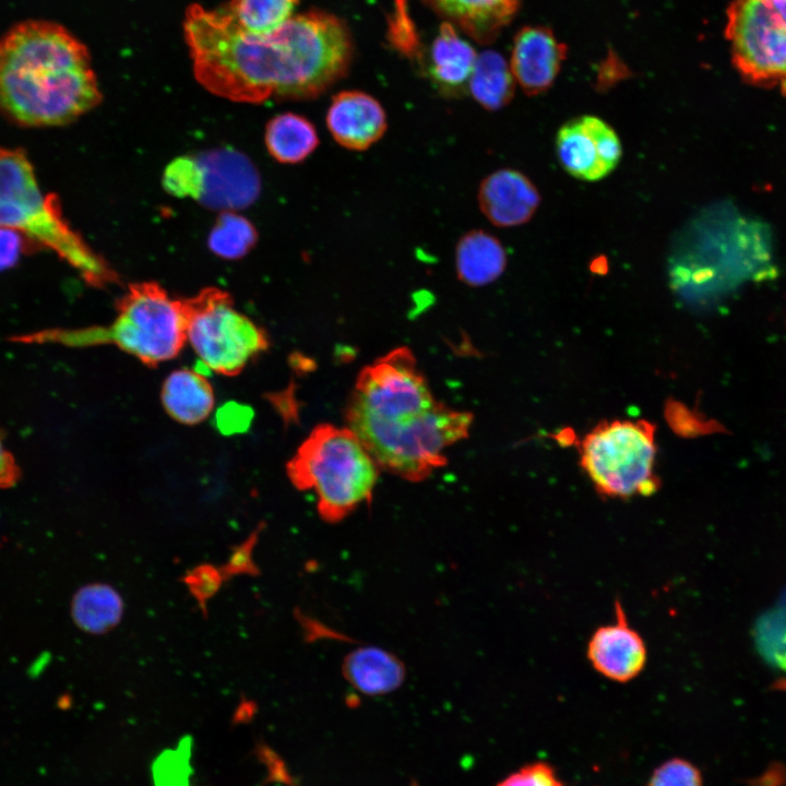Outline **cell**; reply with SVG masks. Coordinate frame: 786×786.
Here are the masks:
<instances>
[{"label": "cell", "mask_w": 786, "mask_h": 786, "mask_svg": "<svg viewBox=\"0 0 786 786\" xmlns=\"http://www.w3.org/2000/svg\"><path fill=\"white\" fill-rule=\"evenodd\" d=\"M183 31L195 79L238 103L318 97L346 74L353 56L347 26L318 10L257 34L241 28L226 8L192 4Z\"/></svg>", "instance_id": "obj_1"}, {"label": "cell", "mask_w": 786, "mask_h": 786, "mask_svg": "<svg viewBox=\"0 0 786 786\" xmlns=\"http://www.w3.org/2000/svg\"><path fill=\"white\" fill-rule=\"evenodd\" d=\"M345 419L379 468L421 481L446 464L473 415L438 402L412 350L398 347L361 369Z\"/></svg>", "instance_id": "obj_2"}, {"label": "cell", "mask_w": 786, "mask_h": 786, "mask_svg": "<svg viewBox=\"0 0 786 786\" xmlns=\"http://www.w3.org/2000/svg\"><path fill=\"white\" fill-rule=\"evenodd\" d=\"M100 97L87 48L62 25L26 20L0 36V114L10 120L61 126Z\"/></svg>", "instance_id": "obj_3"}, {"label": "cell", "mask_w": 786, "mask_h": 786, "mask_svg": "<svg viewBox=\"0 0 786 786\" xmlns=\"http://www.w3.org/2000/svg\"><path fill=\"white\" fill-rule=\"evenodd\" d=\"M116 309L117 317L108 327L45 330L15 341L67 346L114 343L148 366L176 357L183 347L187 321L182 300L171 298L158 284L130 285Z\"/></svg>", "instance_id": "obj_4"}, {"label": "cell", "mask_w": 786, "mask_h": 786, "mask_svg": "<svg viewBox=\"0 0 786 786\" xmlns=\"http://www.w3.org/2000/svg\"><path fill=\"white\" fill-rule=\"evenodd\" d=\"M287 475L297 489L312 490L320 516L335 523L371 500L379 467L349 428L321 424L287 463Z\"/></svg>", "instance_id": "obj_5"}, {"label": "cell", "mask_w": 786, "mask_h": 786, "mask_svg": "<svg viewBox=\"0 0 786 786\" xmlns=\"http://www.w3.org/2000/svg\"><path fill=\"white\" fill-rule=\"evenodd\" d=\"M0 227L17 230L55 251L91 285L115 279L112 271L69 226L55 194H43L23 150L0 148Z\"/></svg>", "instance_id": "obj_6"}, {"label": "cell", "mask_w": 786, "mask_h": 786, "mask_svg": "<svg viewBox=\"0 0 786 786\" xmlns=\"http://www.w3.org/2000/svg\"><path fill=\"white\" fill-rule=\"evenodd\" d=\"M656 427L645 419L605 420L579 443L580 464L596 492L626 500L653 496L660 487L655 473Z\"/></svg>", "instance_id": "obj_7"}, {"label": "cell", "mask_w": 786, "mask_h": 786, "mask_svg": "<svg viewBox=\"0 0 786 786\" xmlns=\"http://www.w3.org/2000/svg\"><path fill=\"white\" fill-rule=\"evenodd\" d=\"M187 340L203 366L224 376L239 373L269 347L265 332L234 307L219 288L202 289L182 300Z\"/></svg>", "instance_id": "obj_8"}, {"label": "cell", "mask_w": 786, "mask_h": 786, "mask_svg": "<svg viewBox=\"0 0 786 786\" xmlns=\"http://www.w3.org/2000/svg\"><path fill=\"white\" fill-rule=\"evenodd\" d=\"M725 37L731 62L752 85L786 86V23L770 0H733L726 10Z\"/></svg>", "instance_id": "obj_9"}, {"label": "cell", "mask_w": 786, "mask_h": 786, "mask_svg": "<svg viewBox=\"0 0 786 786\" xmlns=\"http://www.w3.org/2000/svg\"><path fill=\"white\" fill-rule=\"evenodd\" d=\"M163 184L174 195L227 210L251 204L260 192L254 166L245 155L228 148L174 159L165 169Z\"/></svg>", "instance_id": "obj_10"}, {"label": "cell", "mask_w": 786, "mask_h": 786, "mask_svg": "<svg viewBox=\"0 0 786 786\" xmlns=\"http://www.w3.org/2000/svg\"><path fill=\"white\" fill-rule=\"evenodd\" d=\"M555 148L561 167L572 177L597 181L618 166L622 146L616 131L605 120L583 115L563 123Z\"/></svg>", "instance_id": "obj_11"}, {"label": "cell", "mask_w": 786, "mask_h": 786, "mask_svg": "<svg viewBox=\"0 0 786 786\" xmlns=\"http://www.w3.org/2000/svg\"><path fill=\"white\" fill-rule=\"evenodd\" d=\"M614 620L597 627L586 646L593 669L605 679L626 683L635 679L647 663L642 635L629 622L620 600L615 602Z\"/></svg>", "instance_id": "obj_12"}, {"label": "cell", "mask_w": 786, "mask_h": 786, "mask_svg": "<svg viewBox=\"0 0 786 786\" xmlns=\"http://www.w3.org/2000/svg\"><path fill=\"white\" fill-rule=\"evenodd\" d=\"M568 47L545 26H524L515 35L510 68L527 95H538L553 84Z\"/></svg>", "instance_id": "obj_13"}, {"label": "cell", "mask_w": 786, "mask_h": 786, "mask_svg": "<svg viewBox=\"0 0 786 786\" xmlns=\"http://www.w3.org/2000/svg\"><path fill=\"white\" fill-rule=\"evenodd\" d=\"M325 122L334 141L350 151L369 148L388 128L386 114L380 102L361 91L335 94L326 110Z\"/></svg>", "instance_id": "obj_14"}, {"label": "cell", "mask_w": 786, "mask_h": 786, "mask_svg": "<svg viewBox=\"0 0 786 786\" xmlns=\"http://www.w3.org/2000/svg\"><path fill=\"white\" fill-rule=\"evenodd\" d=\"M478 204L487 219L498 227L527 223L540 204L536 186L523 172L512 168L498 169L483 179Z\"/></svg>", "instance_id": "obj_15"}, {"label": "cell", "mask_w": 786, "mask_h": 786, "mask_svg": "<svg viewBox=\"0 0 786 786\" xmlns=\"http://www.w3.org/2000/svg\"><path fill=\"white\" fill-rule=\"evenodd\" d=\"M476 59L474 47L445 21L430 47L428 75L443 95H461L468 86Z\"/></svg>", "instance_id": "obj_16"}, {"label": "cell", "mask_w": 786, "mask_h": 786, "mask_svg": "<svg viewBox=\"0 0 786 786\" xmlns=\"http://www.w3.org/2000/svg\"><path fill=\"white\" fill-rule=\"evenodd\" d=\"M446 22L487 44L514 17L522 0H424Z\"/></svg>", "instance_id": "obj_17"}, {"label": "cell", "mask_w": 786, "mask_h": 786, "mask_svg": "<svg viewBox=\"0 0 786 786\" xmlns=\"http://www.w3.org/2000/svg\"><path fill=\"white\" fill-rule=\"evenodd\" d=\"M343 676L358 692L369 696L398 689L406 675L404 664L391 652L365 645L350 651L343 660Z\"/></svg>", "instance_id": "obj_18"}, {"label": "cell", "mask_w": 786, "mask_h": 786, "mask_svg": "<svg viewBox=\"0 0 786 786\" xmlns=\"http://www.w3.org/2000/svg\"><path fill=\"white\" fill-rule=\"evenodd\" d=\"M507 262V252L500 240L485 230H469L456 243V274L468 286L479 287L495 282L504 272Z\"/></svg>", "instance_id": "obj_19"}, {"label": "cell", "mask_w": 786, "mask_h": 786, "mask_svg": "<svg viewBox=\"0 0 786 786\" xmlns=\"http://www.w3.org/2000/svg\"><path fill=\"white\" fill-rule=\"evenodd\" d=\"M162 402L176 420L194 425L204 420L214 406V393L201 371L178 369L164 382Z\"/></svg>", "instance_id": "obj_20"}, {"label": "cell", "mask_w": 786, "mask_h": 786, "mask_svg": "<svg viewBox=\"0 0 786 786\" xmlns=\"http://www.w3.org/2000/svg\"><path fill=\"white\" fill-rule=\"evenodd\" d=\"M124 604L120 593L106 583L81 586L72 596L70 614L75 626L90 634H104L118 626Z\"/></svg>", "instance_id": "obj_21"}, {"label": "cell", "mask_w": 786, "mask_h": 786, "mask_svg": "<svg viewBox=\"0 0 786 786\" xmlns=\"http://www.w3.org/2000/svg\"><path fill=\"white\" fill-rule=\"evenodd\" d=\"M265 144L273 158L282 164H298L319 145L313 123L306 117L284 112L273 117L266 126Z\"/></svg>", "instance_id": "obj_22"}, {"label": "cell", "mask_w": 786, "mask_h": 786, "mask_svg": "<svg viewBox=\"0 0 786 786\" xmlns=\"http://www.w3.org/2000/svg\"><path fill=\"white\" fill-rule=\"evenodd\" d=\"M467 87L481 107L496 111L513 98L515 80L505 59L497 51L486 50L477 55Z\"/></svg>", "instance_id": "obj_23"}, {"label": "cell", "mask_w": 786, "mask_h": 786, "mask_svg": "<svg viewBox=\"0 0 786 786\" xmlns=\"http://www.w3.org/2000/svg\"><path fill=\"white\" fill-rule=\"evenodd\" d=\"M299 0H233L226 10L243 29L262 34L271 32L291 16Z\"/></svg>", "instance_id": "obj_24"}, {"label": "cell", "mask_w": 786, "mask_h": 786, "mask_svg": "<svg viewBox=\"0 0 786 786\" xmlns=\"http://www.w3.org/2000/svg\"><path fill=\"white\" fill-rule=\"evenodd\" d=\"M254 227L242 216L226 212L219 216L209 238L213 252L226 259H237L255 243Z\"/></svg>", "instance_id": "obj_25"}, {"label": "cell", "mask_w": 786, "mask_h": 786, "mask_svg": "<svg viewBox=\"0 0 786 786\" xmlns=\"http://www.w3.org/2000/svg\"><path fill=\"white\" fill-rule=\"evenodd\" d=\"M754 639L762 657L786 671V600L760 617Z\"/></svg>", "instance_id": "obj_26"}, {"label": "cell", "mask_w": 786, "mask_h": 786, "mask_svg": "<svg viewBox=\"0 0 786 786\" xmlns=\"http://www.w3.org/2000/svg\"><path fill=\"white\" fill-rule=\"evenodd\" d=\"M646 786H703L700 770L690 761L674 758L657 766Z\"/></svg>", "instance_id": "obj_27"}, {"label": "cell", "mask_w": 786, "mask_h": 786, "mask_svg": "<svg viewBox=\"0 0 786 786\" xmlns=\"http://www.w3.org/2000/svg\"><path fill=\"white\" fill-rule=\"evenodd\" d=\"M224 579L226 577L222 569L205 563L188 571L183 576V582L193 597L201 605H205L206 602L218 593Z\"/></svg>", "instance_id": "obj_28"}, {"label": "cell", "mask_w": 786, "mask_h": 786, "mask_svg": "<svg viewBox=\"0 0 786 786\" xmlns=\"http://www.w3.org/2000/svg\"><path fill=\"white\" fill-rule=\"evenodd\" d=\"M394 8L389 26V38L400 52L412 57L417 53L418 38L406 10V0H395Z\"/></svg>", "instance_id": "obj_29"}, {"label": "cell", "mask_w": 786, "mask_h": 786, "mask_svg": "<svg viewBox=\"0 0 786 786\" xmlns=\"http://www.w3.org/2000/svg\"><path fill=\"white\" fill-rule=\"evenodd\" d=\"M496 786H563L555 769L546 762H533L509 774Z\"/></svg>", "instance_id": "obj_30"}, {"label": "cell", "mask_w": 786, "mask_h": 786, "mask_svg": "<svg viewBox=\"0 0 786 786\" xmlns=\"http://www.w3.org/2000/svg\"><path fill=\"white\" fill-rule=\"evenodd\" d=\"M259 533H252L245 541L237 545L230 552L227 562L222 568L225 577L235 575L258 573V567L253 560V549L258 541Z\"/></svg>", "instance_id": "obj_31"}, {"label": "cell", "mask_w": 786, "mask_h": 786, "mask_svg": "<svg viewBox=\"0 0 786 786\" xmlns=\"http://www.w3.org/2000/svg\"><path fill=\"white\" fill-rule=\"evenodd\" d=\"M34 245L38 246L22 233L0 227V272L12 267Z\"/></svg>", "instance_id": "obj_32"}, {"label": "cell", "mask_w": 786, "mask_h": 786, "mask_svg": "<svg viewBox=\"0 0 786 786\" xmlns=\"http://www.w3.org/2000/svg\"><path fill=\"white\" fill-rule=\"evenodd\" d=\"M20 477V468L13 455L5 449L3 437L0 432V488H9L16 484Z\"/></svg>", "instance_id": "obj_33"}, {"label": "cell", "mask_w": 786, "mask_h": 786, "mask_svg": "<svg viewBox=\"0 0 786 786\" xmlns=\"http://www.w3.org/2000/svg\"><path fill=\"white\" fill-rule=\"evenodd\" d=\"M774 12L786 23V0H770Z\"/></svg>", "instance_id": "obj_34"}]
</instances>
